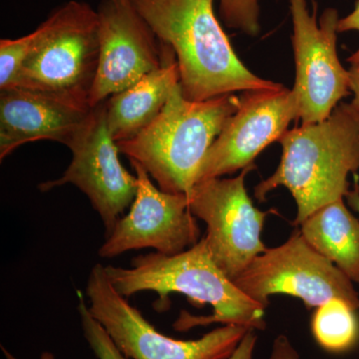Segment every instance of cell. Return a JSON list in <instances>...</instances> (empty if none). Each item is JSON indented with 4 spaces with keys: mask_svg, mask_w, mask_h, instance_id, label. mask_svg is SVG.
Here are the masks:
<instances>
[{
    "mask_svg": "<svg viewBox=\"0 0 359 359\" xmlns=\"http://www.w3.org/2000/svg\"><path fill=\"white\" fill-rule=\"evenodd\" d=\"M129 161L138 179V192L128 214L120 218L101 245L99 257L112 259L148 248L174 256L197 244L201 229L191 212L188 195L163 192L139 163Z\"/></svg>",
    "mask_w": 359,
    "mask_h": 359,
    "instance_id": "cell-10",
    "label": "cell"
},
{
    "mask_svg": "<svg viewBox=\"0 0 359 359\" xmlns=\"http://www.w3.org/2000/svg\"><path fill=\"white\" fill-rule=\"evenodd\" d=\"M179 84L176 55L169 45L163 43V65L159 69L149 73L104 102L106 121L116 143L133 139L147 128Z\"/></svg>",
    "mask_w": 359,
    "mask_h": 359,
    "instance_id": "cell-15",
    "label": "cell"
},
{
    "mask_svg": "<svg viewBox=\"0 0 359 359\" xmlns=\"http://www.w3.org/2000/svg\"><path fill=\"white\" fill-rule=\"evenodd\" d=\"M238 105L236 93L194 102L183 96L179 84L147 128L116 144L120 153L146 170L163 192L189 195L208 151Z\"/></svg>",
    "mask_w": 359,
    "mask_h": 359,
    "instance_id": "cell-4",
    "label": "cell"
},
{
    "mask_svg": "<svg viewBox=\"0 0 359 359\" xmlns=\"http://www.w3.org/2000/svg\"><path fill=\"white\" fill-rule=\"evenodd\" d=\"M311 328L321 348L332 353H347L359 341L358 309L344 299H330L316 308Z\"/></svg>",
    "mask_w": 359,
    "mask_h": 359,
    "instance_id": "cell-17",
    "label": "cell"
},
{
    "mask_svg": "<svg viewBox=\"0 0 359 359\" xmlns=\"http://www.w3.org/2000/svg\"><path fill=\"white\" fill-rule=\"evenodd\" d=\"M353 110L354 116H355L356 121H358V127H359V111ZM354 183H355V185L358 186V190H359V184H358V178L356 176H354Z\"/></svg>",
    "mask_w": 359,
    "mask_h": 359,
    "instance_id": "cell-26",
    "label": "cell"
},
{
    "mask_svg": "<svg viewBox=\"0 0 359 359\" xmlns=\"http://www.w3.org/2000/svg\"><path fill=\"white\" fill-rule=\"evenodd\" d=\"M34 32L32 51L9 87L92 108L90 96L100 60L97 11L86 2L70 0Z\"/></svg>",
    "mask_w": 359,
    "mask_h": 359,
    "instance_id": "cell-5",
    "label": "cell"
},
{
    "mask_svg": "<svg viewBox=\"0 0 359 359\" xmlns=\"http://www.w3.org/2000/svg\"><path fill=\"white\" fill-rule=\"evenodd\" d=\"M215 0H134L163 43L173 49L182 93L194 102L283 86L257 76L238 57L219 25Z\"/></svg>",
    "mask_w": 359,
    "mask_h": 359,
    "instance_id": "cell-1",
    "label": "cell"
},
{
    "mask_svg": "<svg viewBox=\"0 0 359 359\" xmlns=\"http://www.w3.org/2000/svg\"><path fill=\"white\" fill-rule=\"evenodd\" d=\"M105 271L116 292L126 299L145 290L157 292L159 301L155 302V309L158 311L167 309L171 292L186 295L197 308L212 306L211 316L182 311L174 323L177 332L212 323L255 330L266 328V309L245 295L215 264L205 238L174 256L150 252L134 257L131 268L106 266Z\"/></svg>",
    "mask_w": 359,
    "mask_h": 359,
    "instance_id": "cell-2",
    "label": "cell"
},
{
    "mask_svg": "<svg viewBox=\"0 0 359 359\" xmlns=\"http://www.w3.org/2000/svg\"><path fill=\"white\" fill-rule=\"evenodd\" d=\"M34 41V32L20 39L0 40V90L6 89L13 83L29 55Z\"/></svg>",
    "mask_w": 359,
    "mask_h": 359,
    "instance_id": "cell-18",
    "label": "cell"
},
{
    "mask_svg": "<svg viewBox=\"0 0 359 359\" xmlns=\"http://www.w3.org/2000/svg\"><path fill=\"white\" fill-rule=\"evenodd\" d=\"M257 340V337L255 330H250L228 359H254Z\"/></svg>",
    "mask_w": 359,
    "mask_h": 359,
    "instance_id": "cell-21",
    "label": "cell"
},
{
    "mask_svg": "<svg viewBox=\"0 0 359 359\" xmlns=\"http://www.w3.org/2000/svg\"><path fill=\"white\" fill-rule=\"evenodd\" d=\"M97 13L100 60L90 96L92 108L163 65L162 41L134 0H101Z\"/></svg>",
    "mask_w": 359,
    "mask_h": 359,
    "instance_id": "cell-12",
    "label": "cell"
},
{
    "mask_svg": "<svg viewBox=\"0 0 359 359\" xmlns=\"http://www.w3.org/2000/svg\"><path fill=\"white\" fill-rule=\"evenodd\" d=\"M349 71V78H351V92L353 93V98L349 105L353 109L359 111V67H351Z\"/></svg>",
    "mask_w": 359,
    "mask_h": 359,
    "instance_id": "cell-23",
    "label": "cell"
},
{
    "mask_svg": "<svg viewBox=\"0 0 359 359\" xmlns=\"http://www.w3.org/2000/svg\"><path fill=\"white\" fill-rule=\"evenodd\" d=\"M67 170L61 178L39 184L41 192L71 184L85 194L102 219L105 237H109L123 212L133 204L138 179L122 166L119 149L106 121L105 104L95 107L91 126L70 149Z\"/></svg>",
    "mask_w": 359,
    "mask_h": 359,
    "instance_id": "cell-13",
    "label": "cell"
},
{
    "mask_svg": "<svg viewBox=\"0 0 359 359\" xmlns=\"http://www.w3.org/2000/svg\"><path fill=\"white\" fill-rule=\"evenodd\" d=\"M311 247L330 259L351 280L359 283V217L344 199L323 205L299 224Z\"/></svg>",
    "mask_w": 359,
    "mask_h": 359,
    "instance_id": "cell-16",
    "label": "cell"
},
{
    "mask_svg": "<svg viewBox=\"0 0 359 359\" xmlns=\"http://www.w3.org/2000/svg\"><path fill=\"white\" fill-rule=\"evenodd\" d=\"M337 32H359V0H356L354 9L346 18H339V25H337ZM351 65V67H359V48L354 52L353 55L347 59Z\"/></svg>",
    "mask_w": 359,
    "mask_h": 359,
    "instance_id": "cell-20",
    "label": "cell"
},
{
    "mask_svg": "<svg viewBox=\"0 0 359 359\" xmlns=\"http://www.w3.org/2000/svg\"><path fill=\"white\" fill-rule=\"evenodd\" d=\"M346 198L349 207L353 208L354 211L358 212L359 217V190L355 183H354L353 190L349 191Z\"/></svg>",
    "mask_w": 359,
    "mask_h": 359,
    "instance_id": "cell-25",
    "label": "cell"
},
{
    "mask_svg": "<svg viewBox=\"0 0 359 359\" xmlns=\"http://www.w3.org/2000/svg\"><path fill=\"white\" fill-rule=\"evenodd\" d=\"M292 120H297V105L292 89L283 85L242 92L237 112L208 151L196 184L252 166L257 155L289 130Z\"/></svg>",
    "mask_w": 359,
    "mask_h": 359,
    "instance_id": "cell-11",
    "label": "cell"
},
{
    "mask_svg": "<svg viewBox=\"0 0 359 359\" xmlns=\"http://www.w3.org/2000/svg\"><path fill=\"white\" fill-rule=\"evenodd\" d=\"M245 295L268 308L269 297L285 294L318 308L332 299H344L359 309L353 283L294 231L287 242L266 249L233 280Z\"/></svg>",
    "mask_w": 359,
    "mask_h": 359,
    "instance_id": "cell-7",
    "label": "cell"
},
{
    "mask_svg": "<svg viewBox=\"0 0 359 359\" xmlns=\"http://www.w3.org/2000/svg\"><path fill=\"white\" fill-rule=\"evenodd\" d=\"M269 359H301L285 335H280L273 341V349Z\"/></svg>",
    "mask_w": 359,
    "mask_h": 359,
    "instance_id": "cell-22",
    "label": "cell"
},
{
    "mask_svg": "<svg viewBox=\"0 0 359 359\" xmlns=\"http://www.w3.org/2000/svg\"><path fill=\"white\" fill-rule=\"evenodd\" d=\"M86 294L90 313L129 359H228L250 330L224 325L196 340L161 334L126 297L116 292L101 264L90 271Z\"/></svg>",
    "mask_w": 359,
    "mask_h": 359,
    "instance_id": "cell-6",
    "label": "cell"
},
{
    "mask_svg": "<svg viewBox=\"0 0 359 359\" xmlns=\"http://www.w3.org/2000/svg\"><path fill=\"white\" fill-rule=\"evenodd\" d=\"M95 107H77L16 87L0 90V160L32 142L49 140L72 148L86 133Z\"/></svg>",
    "mask_w": 359,
    "mask_h": 359,
    "instance_id": "cell-14",
    "label": "cell"
},
{
    "mask_svg": "<svg viewBox=\"0 0 359 359\" xmlns=\"http://www.w3.org/2000/svg\"><path fill=\"white\" fill-rule=\"evenodd\" d=\"M40 359H55V356L52 353H49V351H44L42 353L41 356H40Z\"/></svg>",
    "mask_w": 359,
    "mask_h": 359,
    "instance_id": "cell-27",
    "label": "cell"
},
{
    "mask_svg": "<svg viewBox=\"0 0 359 359\" xmlns=\"http://www.w3.org/2000/svg\"><path fill=\"white\" fill-rule=\"evenodd\" d=\"M78 311H79L85 339L88 342L89 346L91 347L97 358L129 359L116 346L105 328L91 316L88 306L85 304L82 297H79Z\"/></svg>",
    "mask_w": 359,
    "mask_h": 359,
    "instance_id": "cell-19",
    "label": "cell"
},
{
    "mask_svg": "<svg viewBox=\"0 0 359 359\" xmlns=\"http://www.w3.org/2000/svg\"><path fill=\"white\" fill-rule=\"evenodd\" d=\"M255 168L233 178L199 182L188 195L191 212L207 224L204 238L212 261L231 282L268 249L262 233L266 219L276 212L257 209L247 192L245 177Z\"/></svg>",
    "mask_w": 359,
    "mask_h": 359,
    "instance_id": "cell-8",
    "label": "cell"
},
{
    "mask_svg": "<svg viewBox=\"0 0 359 359\" xmlns=\"http://www.w3.org/2000/svg\"><path fill=\"white\" fill-rule=\"evenodd\" d=\"M256 0H219V6L229 11H240L252 6Z\"/></svg>",
    "mask_w": 359,
    "mask_h": 359,
    "instance_id": "cell-24",
    "label": "cell"
},
{
    "mask_svg": "<svg viewBox=\"0 0 359 359\" xmlns=\"http://www.w3.org/2000/svg\"><path fill=\"white\" fill-rule=\"evenodd\" d=\"M295 83L292 93L302 125L327 120L351 92L349 71L337 50L339 11L328 7L316 21V7L309 13L306 0H290Z\"/></svg>",
    "mask_w": 359,
    "mask_h": 359,
    "instance_id": "cell-9",
    "label": "cell"
},
{
    "mask_svg": "<svg viewBox=\"0 0 359 359\" xmlns=\"http://www.w3.org/2000/svg\"><path fill=\"white\" fill-rule=\"evenodd\" d=\"M278 142V169L255 188L259 203L285 187L297 203L299 226L323 205L346 197L348 175L359 170V127L349 104H339L325 121L287 130Z\"/></svg>",
    "mask_w": 359,
    "mask_h": 359,
    "instance_id": "cell-3",
    "label": "cell"
}]
</instances>
